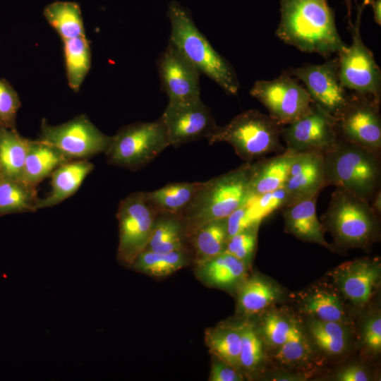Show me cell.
<instances>
[{
  "mask_svg": "<svg viewBox=\"0 0 381 381\" xmlns=\"http://www.w3.org/2000/svg\"><path fill=\"white\" fill-rule=\"evenodd\" d=\"M280 12L276 35L303 52L329 58L347 45L327 0H280Z\"/></svg>",
  "mask_w": 381,
  "mask_h": 381,
  "instance_id": "1",
  "label": "cell"
},
{
  "mask_svg": "<svg viewBox=\"0 0 381 381\" xmlns=\"http://www.w3.org/2000/svg\"><path fill=\"white\" fill-rule=\"evenodd\" d=\"M167 16L171 25L169 41L226 93L237 95L240 83L234 68L198 30L188 9L173 1L168 6Z\"/></svg>",
  "mask_w": 381,
  "mask_h": 381,
  "instance_id": "2",
  "label": "cell"
},
{
  "mask_svg": "<svg viewBox=\"0 0 381 381\" xmlns=\"http://www.w3.org/2000/svg\"><path fill=\"white\" fill-rule=\"evenodd\" d=\"M250 162L203 181L188 206L180 214L188 239L199 228L226 219L249 195Z\"/></svg>",
  "mask_w": 381,
  "mask_h": 381,
  "instance_id": "3",
  "label": "cell"
},
{
  "mask_svg": "<svg viewBox=\"0 0 381 381\" xmlns=\"http://www.w3.org/2000/svg\"><path fill=\"white\" fill-rule=\"evenodd\" d=\"M323 155L327 186L345 190L370 203L380 193V155L339 139Z\"/></svg>",
  "mask_w": 381,
  "mask_h": 381,
  "instance_id": "4",
  "label": "cell"
},
{
  "mask_svg": "<svg viewBox=\"0 0 381 381\" xmlns=\"http://www.w3.org/2000/svg\"><path fill=\"white\" fill-rule=\"evenodd\" d=\"M378 214L369 202L335 188L322 224L338 246L363 248L378 237Z\"/></svg>",
  "mask_w": 381,
  "mask_h": 381,
  "instance_id": "5",
  "label": "cell"
},
{
  "mask_svg": "<svg viewBox=\"0 0 381 381\" xmlns=\"http://www.w3.org/2000/svg\"><path fill=\"white\" fill-rule=\"evenodd\" d=\"M284 126L270 116L256 109L243 111L224 126H219L207 138L210 145L224 142L233 147L246 162L286 150L281 143Z\"/></svg>",
  "mask_w": 381,
  "mask_h": 381,
  "instance_id": "6",
  "label": "cell"
},
{
  "mask_svg": "<svg viewBox=\"0 0 381 381\" xmlns=\"http://www.w3.org/2000/svg\"><path fill=\"white\" fill-rule=\"evenodd\" d=\"M169 146L165 128L159 119L123 126L112 136L104 153L109 164L136 171L150 163Z\"/></svg>",
  "mask_w": 381,
  "mask_h": 381,
  "instance_id": "7",
  "label": "cell"
},
{
  "mask_svg": "<svg viewBox=\"0 0 381 381\" xmlns=\"http://www.w3.org/2000/svg\"><path fill=\"white\" fill-rule=\"evenodd\" d=\"M369 2L370 0H363L358 5L356 21L349 25L351 44L337 54L338 73L341 84L347 90L380 102L381 71L361 35L363 11Z\"/></svg>",
  "mask_w": 381,
  "mask_h": 381,
  "instance_id": "8",
  "label": "cell"
},
{
  "mask_svg": "<svg viewBox=\"0 0 381 381\" xmlns=\"http://www.w3.org/2000/svg\"><path fill=\"white\" fill-rule=\"evenodd\" d=\"M159 210L144 191L133 192L121 200L116 213L119 240L117 259L131 267L147 246Z\"/></svg>",
  "mask_w": 381,
  "mask_h": 381,
  "instance_id": "9",
  "label": "cell"
},
{
  "mask_svg": "<svg viewBox=\"0 0 381 381\" xmlns=\"http://www.w3.org/2000/svg\"><path fill=\"white\" fill-rule=\"evenodd\" d=\"M380 102L351 92L343 107L334 115L338 139L352 143L380 155Z\"/></svg>",
  "mask_w": 381,
  "mask_h": 381,
  "instance_id": "10",
  "label": "cell"
},
{
  "mask_svg": "<svg viewBox=\"0 0 381 381\" xmlns=\"http://www.w3.org/2000/svg\"><path fill=\"white\" fill-rule=\"evenodd\" d=\"M111 138L81 114L57 126L50 125L43 119L39 140L53 145L71 160H75L104 153Z\"/></svg>",
  "mask_w": 381,
  "mask_h": 381,
  "instance_id": "11",
  "label": "cell"
},
{
  "mask_svg": "<svg viewBox=\"0 0 381 381\" xmlns=\"http://www.w3.org/2000/svg\"><path fill=\"white\" fill-rule=\"evenodd\" d=\"M250 95L267 109L269 116L282 126L301 118L313 103L306 89L286 71L273 80H257Z\"/></svg>",
  "mask_w": 381,
  "mask_h": 381,
  "instance_id": "12",
  "label": "cell"
},
{
  "mask_svg": "<svg viewBox=\"0 0 381 381\" xmlns=\"http://www.w3.org/2000/svg\"><path fill=\"white\" fill-rule=\"evenodd\" d=\"M170 146L207 138L217 127L210 109L200 97L169 102L159 118Z\"/></svg>",
  "mask_w": 381,
  "mask_h": 381,
  "instance_id": "13",
  "label": "cell"
},
{
  "mask_svg": "<svg viewBox=\"0 0 381 381\" xmlns=\"http://www.w3.org/2000/svg\"><path fill=\"white\" fill-rule=\"evenodd\" d=\"M281 138L286 149L297 153H325L339 140L334 116L313 102L303 116L282 127Z\"/></svg>",
  "mask_w": 381,
  "mask_h": 381,
  "instance_id": "14",
  "label": "cell"
},
{
  "mask_svg": "<svg viewBox=\"0 0 381 381\" xmlns=\"http://www.w3.org/2000/svg\"><path fill=\"white\" fill-rule=\"evenodd\" d=\"M301 81L312 101L334 116L346 104L350 93L341 84L337 56L320 64H307L286 71Z\"/></svg>",
  "mask_w": 381,
  "mask_h": 381,
  "instance_id": "15",
  "label": "cell"
},
{
  "mask_svg": "<svg viewBox=\"0 0 381 381\" xmlns=\"http://www.w3.org/2000/svg\"><path fill=\"white\" fill-rule=\"evenodd\" d=\"M157 67L161 89L169 102L200 97L199 71L169 41L157 59Z\"/></svg>",
  "mask_w": 381,
  "mask_h": 381,
  "instance_id": "16",
  "label": "cell"
},
{
  "mask_svg": "<svg viewBox=\"0 0 381 381\" xmlns=\"http://www.w3.org/2000/svg\"><path fill=\"white\" fill-rule=\"evenodd\" d=\"M329 275L338 291L361 308L368 304L379 286L381 267L378 259H355L338 265Z\"/></svg>",
  "mask_w": 381,
  "mask_h": 381,
  "instance_id": "17",
  "label": "cell"
},
{
  "mask_svg": "<svg viewBox=\"0 0 381 381\" xmlns=\"http://www.w3.org/2000/svg\"><path fill=\"white\" fill-rule=\"evenodd\" d=\"M326 186L327 184L324 169L323 153L319 152L297 153L284 186L289 198L287 205L319 195Z\"/></svg>",
  "mask_w": 381,
  "mask_h": 381,
  "instance_id": "18",
  "label": "cell"
},
{
  "mask_svg": "<svg viewBox=\"0 0 381 381\" xmlns=\"http://www.w3.org/2000/svg\"><path fill=\"white\" fill-rule=\"evenodd\" d=\"M288 200L284 187L260 195L249 194L243 204L226 218L229 236L260 226L270 214L287 205Z\"/></svg>",
  "mask_w": 381,
  "mask_h": 381,
  "instance_id": "19",
  "label": "cell"
},
{
  "mask_svg": "<svg viewBox=\"0 0 381 381\" xmlns=\"http://www.w3.org/2000/svg\"><path fill=\"white\" fill-rule=\"evenodd\" d=\"M318 196L307 198L282 207L284 229L286 233L303 241L329 248L324 236L325 229L317 216Z\"/></svg>",
  "mask_w": 381,
  "mask_h": 381,
  "instance_id": "20",
  "label": "cell"
},
{
  "mask_svg": "<svg viewBox=\"0 0 381 381\" xmlns=\"http://www.w3.org/2000/svg\"><path fill=\"white\" fill-rule=\"evenodd\" d=\"M297 152L286 149L250 162L249 194L260 195L283 188Z\"/></svg>",
  "mask_w": 381,
  "mask_h": 381,
  "instance_id": "21",
  "label": "cell"
},
{
  "mask_svg": "<svg viewBox=\"0 0 381 381\" xmlns=\"http://www.w3.org/2000/svg\"><path fill=\"white\" fill-rule=\"evenodd\" d=\"M93 169L88 159L71 160L58 167L50 175L51 191L39 199L37 210L55 206L73 195Z\"/></svg>",
  "mask_w": 381,
  "mask_h": 381,
  "instance_id": "22",
  "label": "cell"
},
{
  "mask_svg": "<svg viewBox=\"0 0 381 381\" xmlns=\"http://www.w3.org/2000/svg\"><path fill=\"white\" fill-rule=\"evenodd\" d=\"M197 264L198 274L207 284L218 288H230L246 279L248 265L222 252Z\"/></svg>",
  "mask_w": 381,
  "mask_h": 381,
  "instance_id": "23",
  "label": "cell"
},
{
  "mask_svg": "<svg viewBox=\"0 0 381 381\" xmlns=\"http://www.w3.org/2000/svg\"><path fill=\"white\" fill-rule=\"evenodd\" d=\"M71 161L53 145L39 139L30 140L22 180L37 186L60 165Z\"/></svg>",
  "mask_w": 381,
  "mask_h": 381,
  "instance_id": "24",
  "label": "cell"
},
{
  "mask_svg": "<svg viewBox=\"0 0 381 381\" xmlns=\"http://www.w3.org/2000/svg\"><path fill=\"white\" fill-rule=\"evenodd\" d=\"M301 310L312 319L346 323L347 315L339 293L331 288L314 286L304 292Z\"/></svg>",
  "mask_w": 381,
  "mask_h": 381,
  "instance_id": "25",
  "label": "cell"
},
{
  "mask_svg": "<svg viewBox=\"0 0 381 381\" xmlns=\"http://www.w3.org/2000/svg\"><path fill=\"white\" fill-rule=\"evenodd\" d=\"M238 288V307L248 315L263 312L278 301L282 294L275 283L260 276L243 279Z\"/></svg>",
  "mask_w": 381,
  "mask_h": 381,
  "instance_id": "26",
  "label": "cell"
},
{
  "mask_svg": "<svg viewBox=\"0 0 381 381\" xmlns=\"http://www.w3.org/2000/svg\"><path fill=\"white\" fill-rule=\"evenodd\" d=\"M30 140L16 129L0 126V171L3 176L22 179Z\"/></svg>",
  "mask_w": 381,
  "mask_h": 381,
  "instance_id": "27",
  "label": "cell"
},
{
  "mask_svg": "<svg viewBox=\"0 0 381 381\" xmlns=\"http://www.w3.org/2000/svg\"><path fill=\"white\" fill-rule=\"evenodd\" d=\"M186 239L180 214L159 212L145 249L156 253L183 250Z\"/></svg>",
  "mask_w": 381,
  "mask_h": 381,
  "instance_id": "28",
  "label": "cell"
},
{
  "mask_svg": "<svg viewBox=\"0 0 381 381\" xmlns=\"http://www.w3.org/2000/svg\"><path fill=\"white\" fill-rule=\"evenodd\" d=\"M37 186L22 179H0V215L37 210Z\"/></svg>",
  "mask_w": 381,
  "mask_h": 381,
  "instance_id": "29",
  "label": "cell"
},
{
  "mask_svg": "<svg viewBox=\"0 0 381 381\" xmlns=\"http://www.w3.org/2000/svg\"><path fill=\"white\" fill-rule=\"evenodd\" d=\"M43 15L63 41L85 35L81 9L76 2H52L45 6Z\"/></svg>",
  "mask_w": 381,
  "mask_h": 381,
  "instance_id": "30",
  "label": "cell"
},
{
  "mask_svg": "<svg viewBox=\"0 0 381 381\" xmlns=\"http://www.w3.org/2000/svg\"><path fill=\"white\" fill-rule=\"evenodd\" d=\"M228 238L226 219H222L203 225L188 240L193 248L198 263L224 252Z\"/></svg>",
  "mask_w": 381,
  "mask_h": 381,
  "instance_id": "31",
  "label": "cell"
},
{
  "mask_svg": "<svg viewBox=\"0 0 381 381\" xmlns=\"http://www.w3.org/2000/svg\"><path fill=\"white\" fill-rule=\"evenodd\" d=\"M202 183H172L146 193L159 212L180 214L190 203Z\"/></svg>",
  "mask_w": 381,
  "mask_h": 381,
  "instance_id": "32",
  "label": "cell"
},
{
  "mask_svg": "<svg viewBox=\"0 0 381 381\" xmlns=\"http://www.w3.org/2000/svg\"><path fill=\"white\" fill-rule=\"evenodd\" d=\"M63 42L68 83L78 92L91 66L90 44L85 35Z\"/></svg>",
  "mask_w": 381,
  "mask_h": 381,
  "instance_id": "33",
  "label": "cell"
},
{
  "mask_svg": "<svg viewBox=\"0 0 381 381\" xmlns=\"http://www.w3.org/2000/svg\"><path fill=\"white\" fill-rule=\"evenodd\" d=\"M205 341L210 352L217 359L237 369L239 368L241 325H224L207 329Z\"/></svg>",
  "mask_w": 381,
  "mask_h": 381,
  "instance_id": "34",
  "label": "cell"
},
{
  "mask_svg": "<svg viewBox=\"0 0 381 381\" xmlns=\"http://www.w3.org/2000/svg\"><path fill=\"white\" fill-rule=\"evenodd\" d=\"M308 327L313 342L324 353L339 356L346 350L349 336L344 323L311 318Z\"/></svg>",
  "mask_w": 381,
  "mask_h": 381,
  "instance_id": "35",
  "label": "cell"
},
{
  "mask_svg": "<svg viewBox=\"0 0 381 381\" xmlns=\"http://www.w3.org/2000/svg\"><path fill=\"white\" fill-rule=\"evenodd\" d=\"M186 250L156 253L145 249L138 255L131 267L150 276L166 277L186 265L188 258Z\"/></svg>",
  "mask_w": 381,
  "mask_h": 381,
  "instance_id": "36",
  "label": "cell"
},
{
  "mask_svg": "<svg viewBox=\"0 0 381 381\" xmlns=\"http://www.w3.org/2000/svg\"><path fill=\"white\" fill-rule=\"evenodd\" d=\"M312 349L310 339L299 322L293 319L289 335L285 342L276 349L275 359L282 365L297 367L310 359Z\"/></svg>",
  "mask_w": 381,
  "mask_h": 381,
  "instance_id": "37",
  "label": "cell"
},
{
  "mask_svg": "<svg viewBox=\"0 0 381 381\" xmlns=\"http://www.w3.org/2000/svg\"><path fill=\"white\" fill-rule=\"evenodd\" d=\"M241 325L242 342L239 367L254 371L259 369L265 361L263 340L251 324L245 322Z\"/></svg>",
  "mask_w": 381,
  "mask_h": 381,
  "instance_id": "38",
  "label": "cell"
},
{
  "mask_svg": "<svg viewBox=\"0 0 381 381\" xmlns=\"http://www.w3.org/2000/svg\"><path fill=\"white\" fill-rule=\"evenodd\" d=\"M293 319L277 310L267 312L262 318L260 328L265 342L277 349L288 338Z\"/></svg>",
  "mask_w": 381,
  "mask_h": 381,
  "instance_id": "39",
  "label": "cell"
},
{
  "mask_svg": "<svg viewBox=\"0 0 381 381\" xmlns=\"http://www.w3.org/2000/svg\"><path fill=\"white\" fill-rule=\"evenodd\" d=\"M259 226L246 229L229 237L224 252L249 265L257 247Z\"/></svg>",
  "mask_w": 381,
  "mask_h": 381,
  "instance_id": "40",
  "label": "cell"
},
{
  "mask_svg": "<svg viewBox=\"0 0 381 381\" xmlns=\"http://www.w3.org/2000/svg\"><path fill=\"white\" fill-rule=\"evenodd\" d=\"M20 105L14 88L5 79H0V126L16 129V115Z\"/></svg>",
  "mask_w": 381,
  "mask_h": 381,
  "instance_id": "41",
  "label": "cell"
},
{
  "mask_svg": "<svg viewBox=\"0 0 381 381\" xmlns=\"http://www.w3.org/2000/svg\"><path fill=\"white\" fill-rule=\"evenodd\" d=\"M363 342L372 353L381 351V318L380 315L371 317L363 326Z\"/></svg>",
  "mask_w": 381,
  "mask_h": 381,
  "instance_id": "42",
  "label": "cell"
},
{
  "mask_svg": "<svg viewBox=\"0 0 381 381\" xmlns=\"http://www.w3.org/2000/svg\"><path fill=\"white\" fill-rule=\"evenodd\" d=\"M243 377L237 368L219 359L212 363L209 380L241 381Z\"/></svg>",
  "mask_w": 381,
  "mask_h": 381,
  "instance_id": "43",
  "label": "cell"
},
{
  "mask_svg": "<svg viewBox=\"0 0 381 381\" xmlns=\"http://www.w3.org/2000/svg\"><path fill=\"white\" fill-rule=\"evenodd\" d=\"M339 381H367L369 380L368 373L357 365H349L340 370L336 377Z\"/></svg>",
  "mask_w": 381,
  "mask_h": 381,
  "instance_id": "44",
  "label": "cell"
},
{
  "mask_svg": "<svg viewBox=\"0 0 381 381\" xmlns=\"http://www.w3.org/2000/svg\"><path fill=\"white\" fill-rule=\"evenodd\" d=\"M369 5L372 6L375 22L381 25V0H370Z\"/></svg>",
  "mask_w": 381,
  "mask_h": 381,
  "instance_id": "45",
  "label": "cell"
},
{
  "mask_svg": "<svg viewBox=\"0 0 381 381\" xmlns=\"http://www.w3.org/2000/svg\"><path fill=\"white\" fill-rule=\"evenodd\" d=\"M344 1H345V4L346 5V8H347L349 25H351L352 23V22L351 20L352 3H353V1H355L356 3H357V0H344Z\"/></svg>",
  "mask_w": 381,
  "mask_h": 381,
  "instance_id": "46",
  "label": "cell"
},
{
  "mask_svg": "<svg viewBox=\"0 0 381 381\" xmlns=\"http://www.w3.org/2000/svg\"><path fill=\"white\" fill-rule=\"evenodd\" d=\"M1 176H2L1 172L0 171V179H1Z\"/></svg>",
  "mask_w": 381,
  "mask_h": 381,
  "instance_id": "47",
  "label": "cell"
}]
</instances>
